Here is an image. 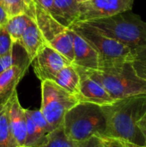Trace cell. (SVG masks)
Segmentation results:
<instances>
[{
	"label": "cell",
	"instance_id": "6da1fadb",
	"mask_svg": "<svg viewBox=\"0 0 146 147\" xmlns=\"http://www.w3.org/2000/svg\"><path fill=\"white\" fill-rule=\"evenodd\" d=\"M105 120L104 137L118 139L135 146H145L138 126L146 112V95L129 96L102 106Z\"/></svg>",
	"mask_w": 146,
	"mask_h": 147
},
{
	"label": "cell",
	"instance_id": "7a4b0ae2",
	"mask_svg": "<svg viewBox=\"0 0 146 147\" xmlns=\"http://www.w3.org/2000/svg\"><path fill=\"white\" fill-rule=\"evenodd\" d=\"M81 69L100 83L114 101L133 96L146 95V80L138 75L133 66V60H126L110 66L99 67L96 70Z\"/></svg>",
	"mask_w": 146,
	"mask_h": 147
},
{
	"label": "cell",
	"instance_id": "3957f363",
	"mask_svg": "<svg viewBox=\"0 0 146 147\" xmlns=\"http://www.w3.org/2000/svg\"><path fill=\"white\" fill-rule=\"evenodd\" d=\"M83 22L124 44L133 52L146 41V22L132 10Z\"/></svg>",
	"mask_w": 146,
	"mask_h": 147
},
{
	"label": "cell",
	"instance_id": "277c9868",
	"mask_svg": "<svg viewBox=\"0 0 146 147\" xmlns=\"http://www.w3.org/2000/svg\"><path fill=\"white\" fill-rule=\"evenodd\" d=\"M62 127L65 135L76 146L92 136L104 137L106 120L102 106L80 102L66 113Z\"/></svg>",
	"mask_w": 146,
	"mask_h": 147
},
{
	"label": "cell",
	"instance_id": "5b68a950",
	"mask_svg": "<svg viewBox=\"0 0 146 147\" xmlns=\"http://www.w3.org/2000/svg\"><path fill=\"white\" fill-rule=\"evenodd\" d=\"M70 28L81 35L96 50L98 55L99 67L110 66L126 60H134L133 51L128 47L106 36L85 22H76Z\"/></svg>",
	"mask_w": 146,
	"mask_h": 147
},
{
	"label": "cell",
	"instance_id": "8992f818",
	"mask_svg": "<svg viewBox=\"0 0 146 147\" xmlns=\"http://www.w3.org/2000/svg\"><path fill=\"white\" fill-rule=\"evenodd\" d=\"M79 102L77 96L66 91L53 80L41 81L40 110L52 130L63 126L66 113Z\"/></svg>",
	"mask_w": 146,
	"mask_h": 147
},
{
	"label": "cell",
	"instance_id": "52a82bcc",
	"mask_svg": "<svg viewBox=\"0 0 146 147\" xmlns=\"http://www.w3.org/2000/svg\"><path fill=\"white\" fill-rule=\"evenodd\" d=\"M135 0H89L79 3L77 22H89L132 10Z\"/></svg>",
	"mask_w": 146,
	"mask_h": 147
},
{
	"label": "cell",
	"instance_id": "ba28073f",
	"mask_svg": "<svg viewBox=\"0 0 146 147\" xmlns=\"http://www.w3.org/2000/svg\"><path fill=\"white\" fill-rule=\"evenodd\" d=\"M70 64L69 60L46 43L31 62L34 74L40 81L53 80L57 73Z\"/></svg>",
	"mask_w": 146,
	"mask_h": 147
},
{
	"label": "cell",
	"instance_id": "9c48e42d",
	"mask_svg": "<svg viewBox=\"0 0 146 147\" xmlns=\"http://www.w3.org/2000/svg\"><path fill=\"white\" fill-rule=\"evenodd\" d=\"M76 68L80 75L79 93L77 96L80 102H91L100 106L114 102L113 98L100 83L87 75L81 68L77 66Z\"/></svg>",
	"mask_w": 146,
	"mask_h": 147
},
{
	"label": "cell",
	"instance_id": "30bf717a",
	"mask_svg": "<svg viewBox=\"0 0 146 147\" xmlns=\"http://www.w3.org/2000/svg\"><path fill=\"white\" fill-rule=\"evenodd\" d=\"M31 65L28 58L0 73V104L8 101Z\"/></svg>",
	"mask_w": 146,
	"mask_h": 147
},
{
	"label": "cell",
	"instance_id": "8fae6325",
	"mask_svg": "<svg viewBox=\"0 0 146 147\" xmlns=\"http://www.w3.org/2000/svg\"><path fill=\"white\" fill-rule=\"evenodd\" d=\"M70 29L73 40L74 49V59L72 65L83 69H97L99 67V59L96 50L81 35L71 28Z\"/></svg>",
	"mask_w": 146,
	"mask_h": 147
},
{
	"label": "cell",
	"instance_id": "7c38bea8",
	"mask_svg": "<svg viewBox=\"0 0 146 147\" xmlns=\"http://www.w3.org/2000/svg\"><path fill=\"white\" fill-rule=\"evenodd\" d=\"M9 125L12 134L19 147H25L26 140V112L22 107L17 91L15 90L9 98Z\"/></svg>",
	"mask_w": 146,
	"mask_h": 147
},
{
	"label": "cell",
	"instance_id": "4fadbf2b",
	"mask_svg": "<svg viewBox=\"0 0 146 147\" xmlns=\"http://www.w3.org/2000/svg\"><path fill=\"white\" fill-rule=\"evenodd\" d=\"M46 43V40L44 39L39 27L34 20H32L22 34L17 45L24 49L28 58L30 62H32L37 53Z\"/></svg>",
	"mask_w": 146,
	"mask_h": 147
},
{
	"label": "cell",
	"instance_id": "5bb4252c",
	"mask_svg": "<svg viewBox=\"0 0 146 147\" xmlns=\"http://www.w3.org/2000/svg\"><path fill=\"white\" fill-rule=\"evenodd\" d=\"M79 3L77 0H54L52 17L65 28H70L77 21Z\"/></svg>",
	"mask_w": 146,
	"mask_h": 147
},
{
	"label": "cell",
	"instance_id": "9a60e30c",
	"mask_svg": "<svg viewBox=\"0 0 146 147\" xmlns=\"http://www.w3.org/2000/svg\"><path fill=\"white\" fill-rule=\"evenodd\" d=\"M53 81L71 94L78 96L80 75L74 65L70 64L62 68L57 73Z\"/></svg>",
	"mask_w": 146,
	"mask_h": 147
},
{
	"label": "cell",
	"instance_id": "2e32d148",
	"mask_svg": "<svg viewBox=\"0 0 146 147\" xmlns=\"http://www.w3.org/2000/svg\"><path fill=\"white\" fill-rule=\"evenodd\" d=\"M46 44H48L72 64L74 59L73 40L71 34V29L69 28L57 34L50 40H48Z\"/></svg>",
	"mask_w": 146,
	"mask_h": 147
},
{
	"label": "cell",
	"instance_id": "e0dca14e",
	"mask_svg": "<svg viewBox=\"0 0 146 147\" xmlns=\"http://www.w3.org/2000/svg\"><path fill=\"white\" fill-rule=\"evenodd\" d=\"M9 99L0 104V147H19L9 125Z\"/></svg>",
	"mask_w": 146,
	"mask_h": 147
},
{
	"label": "cell",
	"instance_id": "ac0fdd59",
	"mask_svg": "<svg viewBox=\"0 0 146 147\" xmlns=\"http://www.w3.org/2000/svg\"><path fill=\"white\" fill-rule=\"evenodd\" d=\"M34 20L26 13L15 16L9 18L8 22L4 25L7 32L9 33L14 45H17L22 34L27 28L29 22Z\"/></svg>",
	"mask_w": 146,
	"mask_h": 147
},
{
	"label": "cell",
	"instance_id": "d6986e66",
	"mask_svg": "<svg viewBox=\"0 0 146 147\" xmlns=\"http://www.w3.org/2000/svg\"><path fill=\"white\" fill-rule=\"evenodd\" d=\"M26 112V109H25ZM48 135H45L39 131L30 116L26 112V140L25 147L41 146L47 139Z\"/></svg>",
	"mask_w": 146,
	"mask_h": 147
},
{
	"label": "cell",
	"instance_id": "ffe728a7",
	"mask_svg": "<svg viewBox=\"0 0 146 147\" xmlns=\"http://www.w3.org/2000/svg\"><path fill=\"white\" fill-rule=\"evenodd\" d=\"M40 147H77L65 135L63 127L53 130L47 136L46 141Z\"/></svg>",
	"mask_w": 146,
	"mask_h": 147
},
{
	"label": "cell",
	"instance_id": "44dd1931",
	"mask_svg": "<svg viewBox=\"0 0 146 147\" xmlns=\"http://www.w3.org/2000/svg\"><path fill=\"white\" fill-rule=\"evenodd\" d=\"M0 5L8 14L9 18L23 13L27 14L24 0H0Z\"/></svg>",
	"mask_w": 146,
	"mask_h": 147
},
{
	"label": "cell",
	"instance_id": "7402d4cb",
	"mask_svg": "<svg viewBox=\"0 0 146 147\" xmlns=\"http://www.w3.org/2000/svg\"><path fill=\"white\" fill-rule=\"evenodd\" d=\"M26 112L30 116L33 122L34 123V125L36 126V127L39 129L40 133H42L45 135H48L50 133L53 131L40 109L32 110V109H26Z\"/></svg>",
	"mask_w": 146,
	"mask_h": 147
},
{
	"label": "cell",
	"instance_id": "603a6c76",
	"mask_svg": "<svg viewBox=\"0 0 146 147\" xmlns=\"http://www.w3.org/2000/svg\"><path fill=\"white\" fill-rule=\"evenodd\" d=\"M14 43L4 26H0V58L14 49Z\"/></svg>",
	"mask_w": 146,
	"mask_h": 147
},
{
	"label": "cell",
	"instance_id": "cb8c5ba5",
	"mask_svg": "<svg viewBox=\"0 0 146 147\" xmlns=\"http://www.w3.org/2000/svg\"><path fill=\"white\" fill-rule=\"evenodd\" d=\"M20 62H22V61H19L17 59H15V56L14 55V49H13V51H11L10 53H7L6 55L0 58V73Z\"/></svg>",
	"mask_w": 146,
	"mask_h": 147
},
{
	"label": "cell",
	"instance_id": "d4e9b609",
	"mask_svg": "<svg viewBox=\"0 0 146 147\" xmlns=\"http://www.w3.org/2000/svg\"><path fill=\"white\" fill-rule=\"evenodd\" d=\"M129 143H126L123 140L109 138V137H102V147H134Z\"/></svg>",
	"mask_w": 146,
	"mask_h": 147
},
{
	"label": "cell",
	"instance_id": "484cf974",
	"mask_svg": "<svg viewBox=\"0 0 146 147\" xmlns=\"http://www.w3.org/2000/svg\"><path fill=\"white\" fill-rule=\"evenodd\" d=\"M33 3L52 16L54 0H33Z\"/></svg>",
	"mask_w": 146,
	"mask_h": 147
},
{
	"label": "cell",
	"instance_id": "4316f807",
	"mask_svg": "<svg viewBox=\"0 0 146 147\" xmlns=\"http://www.w3.org/2000/svg\"><path fill=\"white\" fill-rule=\"evenodd\" d=\"M77 147H102V137L92 136L87 140L78 144Z\"/></svg>",
	"mask_w": 146,
	"mask_h": 147
},
{
	"label": "cell",
	"instance_id": "83f0119b",
	"mask_svg": "<svg viewBox=\"0 0 146 147\" xmlns=\"http://www.w3.org/2000/svg\"><path fill=\"white\" fill-rule=\"evenodd\" d=\"M133 66L138 75L146 80V60H133Z\"/></svg>",
	"mask_w": 146,
	"mask_h": 147
},
{
	"label": "cell",
	"instance_id": "f1b7e54d",
	"mask_svg": "<svg viewBox=\"0 0 146 147\" xmlns=\"http://www.w3.org/2000/svg\"><path fill=\"white\" fill-rule=\"evenodd\" d=\"M134 60H146V41L133 52Z\"/></svg>",
	"mask_w": 146,
	"mask_h": 147
},
{
	"label": "cell",
	"instance_id": "f546056e",
	"mask_svg": "<svg viewBox=\"0 0 146 147\" xmlns=\"http://www.w3.org/2000/svg\"><path fill=\"white\" fill-rule=\"evenodd\" d=\"M24 3L27 7V15L34 20V5L33 0H24Z\"/></svg>",
	"mask_w": 146,
	"mask_h": 147
},
{
	"label": "cell",
	"instance_id": "4dcf8cb0",
	"mask_svg": "<svg viewBox=\"0 0 146 147\" xmlns=\"http://www.w3.org/2000/svg\"><path fill=\"white\" fill-rule=\"evenodd\" d=\"M138 126L142 133V135L144 137V140L145 141V146H146V112L144 115V116L142 117V119L138 122Z\"/></svg>",
	"mask_w": 146,
	"mask_h": 147
},
{
	"label": "cell",
	"instance_id": "1f68e13d",
	"mask_svg": "<svg viewBox=\"0 0 146 147\" xmlns=\"http://www.w3.org/2000/svg\"><path fill=\"white\" fill-rule=\"evenodd\" d=\"M8 20H9L8 14L3 9V8L0 5V26H4L8 22Z\"/></svg>",
	"mask_w": 146,
	"mask_h": 147
},
{
	"label": "cell",
	"instance_id": "d6a6232c",
	"mask_svg": "<svg viewBox=\"0 0 146 147\" xmlns=\"http://www.w3.org/2000/svg\"><path fill=\"white\" fill-rule=\"evenodd\" d=\"M79 3H84V2H87V1H89V0H77Z\"/></svg>",
	"mask_w": 146,
	"mask_h": 147
},
{
	"label": "cell",
	"instance_id": "836d02e7",
	"mask_svg": "<svg viewBox=\"0 0 146 147\" xmlns=\"http://www.w3.org/2000/svg\"><path fill=\"white\" fill-rule=\"evenodd\" d=\"M134 147H146V146H134Z\"/></svg>",
	"mask_w": 146,
	"mask_h": 147
}]
</instances>
